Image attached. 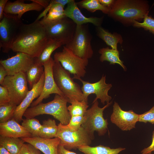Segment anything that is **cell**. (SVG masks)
Segmentation results:
<instances>
[{"label":"cell","mask_w":154,"mask_h":154,"mask_svg":"<svg viewBox=\"0 0 154 154\" xmlns=\"http://www.w3.org/2000/svg\"><path fill=\"white\" fill-rule=\"evenodd\" d=\"M35 58L25 53L17 52L14 56L1 60L0 64L5 69L8 76H12L20 72L26 73L35 63Z\"/></svg>","instance_id":"cell-13"},{"label":"cell","mask_w":154,"mask_h":154,"mask_svg":"<svg viewBox=\"0 0 154 154\" xmlns=\"http://www.w3.org/2000/svg\"><path fill=\"white\" fill-rule=\"evenodd\" d=\"M133 25L134 27L143 28L154 34V19L151 16L147 15L143 19V22L135 21Z\"/></svg>","instance_id":"cell-33"},{"label":"cell","mask_w":154,"mask_h":154,"mask_svg":"<svg viewBox=\"0 0 154 154\" xmlns=\"http://www.w3.org/2000/svg\"><path fill=\"white\" fill-rule=\"evenodd\" d=\"M82 83L81 87L84 97L83 101L88 102V97L91 94H94L96 97L93 102L100 100L101 102L104 104L110 103L112 97L108 94V92L112 86L111 84H107L106 82V76L103 75L100 79L98 81L93 83L84 81L81 78L79 79Z\"/></svg>","instance_id":"cell-12"},{"label":"cell","mask_w":154,"mask_h":154,"mask_svg":"<svg viewBox=\"0 0 154 154\" xmlns=\"http://www.w3.org/2000/svg\"><path fill=\"white\" fill-rule=\"evenodd\" d=\"M78 149L84 154H118L125 149L122 147L111 148L102 145L94 147L83 145L79 147Z\"/></svg>","instance_id":"cell-22"},{"label":"cell","mask_w":154,"mask_h":154,"mask_svg":"<svg viewBox=\"0 0 154 154\" xmlns=\"http://www.w3.org/2000/svg\"><path fill=\"white\" fill-rule=\"evenodd\" d=\"M84 120V116H72L67 127L70 130L75 131L78 130L81 127Z\"/></svg>","instance_id":"cell-34"},{"label":"cell","mask_w":154,"mask_h":154,"mask_svg":"<svg viewBox=\"0 0 154 154\" xmlns=\"http://www.w3.org/2000/svg\"><path fill=\"white\" fill-rule=\"evenodd\" d=\"M44 7L38 3L33 2L30 3H24V0H17L12 2L8 1L4 10V13L16 15L21 19L23 15L31 11H39Z\"/></svg>","instance_id":"cell-19"},{"label":"cell","mask_w":154,"mask_h":154,"mask_svg":"<svg viewBox=\"0 0 154 154\" xmlns=\"http://www.w3.org/2000/svg\"><path fill=\"white\" fill-rule=\"evenodd\" d=\"M112 103H107L101 108L98 106V100L92 102V106L87 110L84 116V120L81 126L93 135L95 131L99 136L104 135L107 131L108 123L107 119L103 117V112Z\"/></svg>","instance_id":"cell-9"},{"label":"cell","mask_w":154,"mask_h":154,"mask_svg":"<svg viewBox=\"0 0 154 154\" xmlns=\"http://www.w3.org/2000/svg\"><path fill=\"white\" fill-rule=\"evenodd\" d=\"M68 102L66 97L55 94L52 101L45 103L41 102L28 108L23 116L26 119H31L40 115H50L60 123L66 125L69 123L71 117L67 106Z\"/></svg>","instance_id":"cell-3"},{"label":"cell","mask_w":154,"mask_h":154,"mask_svg":"<svg viewBox=\"0 0 154 154\" xmlns=\"http://www.w3.org/2000/svg\"><path fill=\"white\" fill-rule=\"evenodd\" d=\"M154 151V130L152 133V142L151 145L148 147L143 149L141 151V154H151Z\"/></svg>","instance_id":"cell-37"},{"label":"cell","mask_w":154,"mask_h":154,"mask_svg":"<svg viewBox=\"0 0 154 154\" xmlns=\"http://www.w3.org/2000/svg\"><path fill=\"white\" fill-rule=\"evenodd\" d=\"M72 0H52L51 1L53 3H57L60 4L64 7L65 5L68 4Z\"/></svg>","instance_id":"cell-46"},{"label":"cell","mask_w":154,"mask_h":154,"mask_svg":"<svg viewBox=\"0 0 154 154\" xmlns=\"http://www.w3.org/2000/svg\"><path fill=\"white\" fill-rule=\"evenodd\" d=\"M54 58L65 70L73 74V79L79 80L85 76L88 60L77 56L65 46L61 51L55 53Z\"/></svg>","instance_id":"cell-8"},{"label":"cell","mask_w":154,"mask_h":154,"mask_svg":"<svg viewBox=\"0 0 154 154\" xmlns=\"http://www.w3.org/2000/svg\"><path fill=\"white\" fill-rule=\"evenodd\" d=\"M149 6L147 1L139 0H115L108 14L114 19L125 25L140 21L148 15Z\"/></svg>","instance_id":"cell-2"},{"label":"cell","mask_w":154,"mask_h":154,"mask_svg":"<svg viewBox=\"0 0 154 154\" xmlns=\"http://www.w3.org/2000/svg\"><path fill=\"white\" fill-rule=\"evenodd\" d=\"M65 16L72 20L77 25L91 23L96 27L101 26L103 17H85L79 9L74 0L68 3L64 9Z\"/></svg>","instance_id":"cell-17"},{"label":"cell","mask_w":154,"mask_h":154,"mask_svg":"<svg viewBox=\"0 0 154 154\" xmlns=\"http://www.w3.org/2000/svg\"><path fill=\"white\" fill-rule=\"evenodd\" d=\"M17 106L11 104L0 106V123H4L13 118Z\"/></svg>","instance_id":"cell-32"},{"label":"cell","mask_w":154,"mask_h":154,"mask_svg":"<svg viewBox=\"0 0 154 154\" xmlns=\"http://www.w3.org/2000/svg\"><path fill=\"white\" fill-rule=\"evenodd\" d=\"M46 31L40 21L30 24L22 23L14 38L10 50L38 57L49 40Z\"/></svg>","instance_id":"cell-1"},{"label":"cell","mask_w":154,"mask_h":154,"mask_svg":"<svg viewBox=\"0 0 154 154\" xmlns=\"http://www.w3.org/2000/svg\"><path fill=\"white\" fill-rule=\"evenodd\" d=\"M64 44L56 40L50 39L39 56L35 58L37 63L43 66L44 63L51 57L52 53Z\"/></svg>","instance_id":"cell-24"},{"label":"cell","mask_w":154,"mask_h":154,"mask_svg":"<svg viewBox=\"0 0 154 154\" xmlns=\"http://www.w3.org/2000/svg\"><path fill=\"white\" fill-rule=\"evenodd\" d=\"M44 72L43 66L35 61L34 64L26 73L28 82L31 89L38 82Z\"/></svg>","instance_id":"cell-27"},{"label":"cell","mask_w":154,"mask_h":154,"mask_svg":"<svg viewBox=\"0 0 154 154\" xmlns=\"http://www.w3.org/2000/svg\"><path fill=\"white\" fill-rule=\"evenodd\" d=\"M11 104L10 99L7 90L5 87L0 86V106Z\"/></svg>","instance_id":"cell-36"},{"label":"cell","mask_w":154,"mask_h":154,"mask_svg":"<svg viewBox=\"0 0 154 154\" xmlns=\"http://www.w3.org/2000/svg\"></svg>","instance_id":"cell-48"},{"label":"cell","mask_w":154,"mask_h":154,"mask_svg":"<svg viewBox=\"0 0 154 154\" xmlns=\"http://www.w3.org/2000/svg\"><path fill=\"white\" fill-rule=\"evenodd\" d=\"M96 32L97 36L113 49L117 50V44H121L123 42L120 35L117 33L112 34L101 26L96 27Z\"/></svg>","instance_id":"cell-21"},{"label":"cell","mask_w":154,"mask_h":154,"mask_svg":"<svg viewBox=\"0 0 154 154\" xmlns=\"http://www.w3.org/2000/svg\"><path fill=\"white\" fill-rule=\"evenodd\" d=\"M8 74L5 68L0 64V84L1 85L3 82Z\"/></svg>","instance_id":"cell-38"},{"label":"cell","mask_w":154,"mask_h":154,"mask_svg":"<svg viewBox=\"0 0 154 154\" xmlns=\"http://www.w3.org/2000/svg\"><path fill=\"white\" fill-rule=\"evenodd\" d=\"M25 142L21 138L0 136V144L6 148L11 154H17Z\"/></svg>","instance_id":"cell-25"},{"label":"cell","mask_w":154,"mask_h":154,"mask_svg":"<svg viewBox=\"0 0 154 154\" xmlns=\"http://www.w3.org/2000/svg\"><path fill=\"white\" fill-rule=\"evenodd\" d=\"M44 72L38 82L29 91L22 102L17 106L13 117L18 122L22 120L24 114L31 105L33 100L41 94L44 85Z\"/></svg>","instance_id":"cell-16"},{"label":"cell","mask_w":154,"mask_h":154,"mask_svg":"<svg viewBox=\"0 0 154 154\" xmlns=\"http://www.w3.org/2000/svg\"><path fill=\"white\" fill-rule=\"evenodd\" d=\"M17 154H31L27 144H24Z\"/></svg>","instance_id":"cell-45"},{"label":"cell","mask_w":154,"mask_h":154,"mask_svg":"<svg viewBox=\"0 0 154 154\" xmlns=\"http://www.w3.org/2000/svg\"><path fill=\"white\" fill-rule=\"evenodd\" d=\"M8 0H0V20L2 19L4 14V10Z\"/></svg>","instance_id":"cell-41"},{"label":"cell","mask_w":154,"mask_h":154,"mask_svg":"<svg viewBox=\"0 0 154 154\" xmlns=\"http://www.w3.org/2000/svg\"><path fill=\"white\" fill-rule=\"evenodd\" d=\"M58 126V130L56 137L60 139V144L68 150L78 149L83 145H90L94 139V136L82 126L78 130L75 131L70 130L66 125L60 123Z\"/></svg>","instance_id":"cell-7"},{"label":"cell","mask_w":154,"mask_h":154,"mask_svg":"<svg viewBox=\"0 0 154 154\" xmlns=\"http://www.w3.org/2000/svg\"><path fill=\"white\" fill-rule=\"evenodd\" d=\"M22 23L17 15L4 13L0 21V47L3 52L7 53L11 50V44Z\"/></svg>","instance_id":"cell-11"},{"label":"cell","mask_w":154,"mask_h":154,"mask_svg":"<svg viewBox=\"0 0 154 154\" xmlns=\"http://www.w3.org/2000/svg\"><path fill=\"white\" fill-rule=\"evenodd\" d=\"M76 3L78 7L85 9L92 13L100 10L108 14L110 10V9L102 5L98 0H83L76 2Z\"/></svg>","instance_id":"cell-28"},{"label":"cell","mask_w":154,"mask_h":154,"mask_svg":"<svg viewBox=\"0 0 154 154\" xmlns=\"http://www.w3.org/2000/svg\"><path fill=\"white\" fill-rule=\"evenodd\" d=\"M98 52L101 54L100 60L101 62L107 61L111 64H118L124 70H126V68L123 64V62L120 59L119 52L117 50L106 47L100 49Z\"/></svg>","instance_id":"cell-23"},{"label":"cell","mask_w":154,"mask_h":154,"mask_svg":"<svg viewBox=\"0 0 154 154\" xmlns=\"http://www.w3.org/2000/svg\"><path fill=\"white\" fill-rule=\"evenodd\" d=\"M0 135L18 138L32 137V135L13 117L6 122L0 123Z\"/></svg>","instance_id":"cell-20"},{"label":"cell","mask_w":154,"mask_h":154,"mask_svg":"<svg viewBox=\"0 0 154 154\" xmlns=\"http://www.w3.org/2000/svg\"><path fill=\"white\" fill-rule=\"evenodd\" d=\"M88 103L84 101H75L68 106L71 116H84L89 107Z\"/></svg>","instance_id":"cell-31"},{"label":"cell","mask_w":154,"mask_h":154,"mask_svg":"<svg viewBox=\"0 0 154 154\" xmlns=\"http://www.w3.org/2000/svg\"><path fill=\"white\" fill-rule=\"evenodd\" d=\"M40 21L49 39L61 42L65 45L71 40L76 27L72 20L66 17L55 21Z\"/></svg>","instance_id":"cell-5"},{"label":"cell","mask_w":154,"mask_h":154,"mask_svg":"<svg viewBox=\"0 0 154 154\" xmlns=\"http://www.w3.org/2000/svg\"><path fill=\"white\" fill-rule=\"evenodd\" d=\"M50 2L52 3V5L48 13L46 16L43 17L41 20L46 21H53L66 17L64 7L60 4L53 3L51 0Z\"/></svg>","instance_id":"cell-29"},{"label":"cell","mask_w":154,"mask_h":154,"mask_svg":"<svg viewBox=\"0 0 154 154\" xmlns=\"http://www.w3.org/2000/svg\"><path fill=\"white\" fill-rule=\"evenodd\" d=\"M26 73L20 72L12 76H7L1 85L6 88L11 104L19 105L29 91Z\"/></svg>","instance_id":"cell-10"},{"label":"cell","mask_w":154,"mask_h":154,"mask_svg":"<svg viewBox=\"0 0 154 154\" xmlns=\"http://www.w3.org/2000/svg\"><path fill=\"white\" fill-rule=\"evenodd\" d=\"M92 38L88 24L76 25L71 40L65 46L77 56L89 60L94 53L91 44Z\"/></svg>","instance_id":"cell-6"},{"label":"cell","mask_w":154,"mask_h":154,"mask_svg":"<svg viewBox=\"0 0 154 154\" xmlns=\"http://www.w3.org/2000/svg\"><path fill=\"white\" fill-rule=\"evenodd\" d=\"M53 72L57 87L68 99V103L71 104L75 101H83V94L80 86L74 81L70 73L62 66L59 62L54 60Z\"/></svg>","instance_id":"cell-4"},{"label":"cell","mask_w":154,"mask_h":154,"mask_svg":"<svg viewBox=\"0 0 154 154\" xmlns=\"http://www.w3.org/2000/svg\"><path fill=\"white\" fill-rule=\"evenodd\" d=\"M32 2L38 3L45 8H46L49 5L50 0H30Z\"/></svg>","instance_id":"cell-43"},{"label":"cell","mask_w":154,"mask_h":154,"mask_svg":"<svg viewBox=\"0 0 154 154\" xmlns=\"http://www.w3.org/2000/svg\"><path fill=\"white\" fill-rule=\"evenodd\" d=\"M139 117V114L132 110H123L117 102H114L110 120L121 130L127 131L135 128Z\"/></svg>","instance_id":"cell-15"},{"label":"cell","mask_w":154,"mask_h":154,"mask_svg":"<svg viewBox=\"0 0 154 154\" xmlns=\"http://www.w3.org/2000/svg\"><path fill=\"white\" fill-rule=\"evenodd\" d=\"M58 130V125L54 119H48L42 122L38 137L47 139L55 137Z\"/></svg>","instance_id":"cell-26"},{"label":"cell","mask_w":154,"mask_h":154,"mask_svg":"<svg viewBox=\"0 0 154 154\" xmlns=\"http://www.w3.org/2000/svg\"><path fill=\"white\" fill-rule=\"evenodd\" d=\"M54 59L51 57L43 64L45 74L44 81L43 90L40 95L31 104V107L36 106L42 102L44 99L50 97L53 94H58L65 97L63 94L57 87L54 77L53 67Z\"/></svg>","instance_id":"cell-14"},{"label":"cell","mask_w":154,"mask_h":154,"mask_svg":"<svg viewBox=\"0 0 154 154\" xmlns=\"http://www.w3.org/2000/svg\"><path fill=\"white\" fill-rule=\"evenodd\" d=\"M21 125L32 135V137H38L42 125L39 120L35 118L22 119Z\"/></svg>","instance_id":"cell-30"},{"label":"cell","mask_w":154,"mask_h":154,"mask_svg":"<svg viewBox=\"0 0 154 154\" xmlns=\"http://www.w3.org/2000/svg\"><path fill=\"white\" fill-rule=\"evenodd\" d=\"M138 121L154 124V105L149 111L142 114H139Z\"/></svg>","instance_id":"cell-35"},{"label":"cell","mask_w":154,"mask_h":154,"mask_svg":"<svg viewBox=\"0 0 154 154\" xmlns=\"http://www.w3.org/2000/svg\"><path fill=\"white\" fill-rule=\"evenodd\" d=\"M52 5V3L50 1L49 5L46 8H45L44 10L39 15L35 20L39 21V19L41 18L46 17L47 14V13H48Z\"/></svg>","instance_id":"cell-42"},{"label":"cell","mask_w":154,"mask_h":154,"mask_svg":"<svg viewBox=\"0 0 154 154\" xmlns=\"http://www.w3.org/2000/svg\"><path fill=\"white\" fill-rule=\"evenodd\" d=\"M24 141L30 144L44 154H58V147L60 139L58 137L47 139L39 137L21 138Z\"/></svg>","instance_id":"cell-18"},{"label":"cell","mask_w":154,"mask_h":154,"mask_svg":"<svg viewBox=\"0 0 154 154\" xmlns=\"http://www.w3.org/2000/svg\"><path fill=\"white\" fill-rule=\"evenodd\" d=\"M31 154H41L40 151L32 145L27 143Z\"/></svg>","instance_id":"cell-44"},{"label":"cell","mask_w":154,"mask_h":154,"mask_svg":"<svg viewBox=\"0 0 154 154\" xmlns=\"http://www.w3.org/2000/svg\"><path fill=\"white\" fill-rule=\"evenodd\" d=\"M0 154H11L7 149L2 145L0 144Z\"/></svg>","instance_id":"cell-47"},{"label":"cell","mask_w":154,"mask_h":154,"mask_svg":"<svg viewBox=\"0 0 154 154\" xmlns=\"http://www.w3.org/2000/svg\"><path fill=\"white\" fill-rule=\"evenodd\" d=\"M58 154H77L65 149L64 146L60 144L58 147Z\"/></svg>","instance_id":"cell-39"},{"label":"cell","mask_w":154,"mask_h":154,"mask_svg":"<svg viewBox=\"0 0 154 154\" xmlns=\"http://www.w3.org/2000/svg\"><path fill=\"white\" fill-rule=\"evenodd\" d=\"M98 1L103 6L110 9L114 3L115 0H98Z\"/></svg>","instance_id":"cell-40"}]
</instances>
